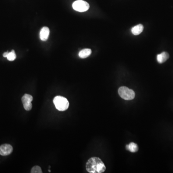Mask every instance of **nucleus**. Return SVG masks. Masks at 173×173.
I'll list each match as a JSON object with an SVG mask.
<instances>
[{
    "instance_id": "f257e3e1",
    "label": "nucleus",
    "mask_w": 173,
    "mask_h": 173,
    "mask_svg": "<svg viewBox=\"0 0 173 173\" xmlns=\"http://www.w3.org/2000/svg\"><path fill=\"white\" fill-rule=\"evenodd\" d=\"M86 171L90 173H104L106 170L104 164L97 157H91L88 160L86 165Z\"/></svg>"
},
{
    "instance_id": "f03ea898",
    "label": "nucleus",
    "mask_w": 173,
    "mask_h": 173,
    "mask_svg": "<svg viewBox=\"0 0 173 173\" xmlns=\"http://www.w3.org/2000/svg\"><path fill=\"white\" fill-rule=\"evenodd\" d=\"M53 102L56 109L60 111L66 110L69 106V101L66 98L61 96H57L55 97Z\"/></svg>"
},
{
    "instance_id": "7ed1b4c3",
    "label": "nucleus",
    "mask_w": 173,
    "mask_h": 173,
    "mask_svg": "<svg viewBox=\"0 0 173 173\" xmlns=\"http://www.w3.org/2000/svg\"><path fill=\"white\" fill-rule=\"evenodd\" d=\"M118 94L122 99L125 100H133L135 96V93L133 90L125 86H121L118 89Z\"/></svg>"
},
{
    "instance_id": "20e7f679",
    "label": "nucleus",
    "mask_w": 173,
    "mask_h": 173,
    "mask_svg": "<svg viewBox=\"0 0 173 173\" xmlns=\"http://www.w3.org/2000/svg\"><path fill=\"white\" fill-rule=\"evenodd\" d=\"M72 7L76 11L84 12L89 10L90 5L88 2L83 0H77L73 2Z\"/></svg>"
},
{
    "instance_id": "39448f33",
    "label": "nucleus",
    "mask_w": 173,
    "mask_h": 173,
    "mask_svg": "<svg viewBox=\"0 0 173 173\" xmlns=\"http://www.w3.org/2000/svg\"><path fill=\"white\" fill-rule=\"evenodd\" d=\"M33 98L32 96L28 94H24L22 98V101L25 109L26 111H30L32 108V102Z\"/></svg>"
},
{
    "instance_id": "423d86ee",
    "label": "nucleus",
    "mask_w": 173,
    "mask_h": 173,
    "mask_svg": "<svg viewBox=\"0 0 173 173\" xmlns=\"http://www.w3.org/2000/svg\"><path fill=\"white\" fill-rule=\"evenodd\" d=\"M13 150V147L9 144H4L0 146V155L2 156H7L10 154Z\"/></svg>"
},
{
    "instance_id": "0eeeda50",
    "label": "nucleus",
    "mask_w": 173,
    "mask_h": 173,
    "mask_svg": "<svg viewBox=\"0 0 173 173\" xmlns=\"http://www.w3.org/2000/svg\"><path fill=\"white\" fill-rule=\"evenodd\" d=\"M49 34H50V30L49 28L46 26L43 27L40 31V39L42 41H46L49 38Z\"/></svg>"
},
{
    "instance_id": "6e6552de",
    "label": "nucleus",
    "mask_w": 173,
    "mask_h": 173,
    "mask_svg": "<svg viewBox=\"0 0 173 173\" xmlns=\"http://www.w3.org/2000/svg\"><path fill=\"white\" fill-rule=\"evenodd\" d=\"M169 57V55L168 52L164 51L161 54L157 55V61L160 64H162L165 62L168 59Z\"/></svg>"
},
{
    "instance_id": "1a4fd4ad",
    "label": "nucleus",
    "mask_w": 173,
    "mask_h": 173,
    "mask_svg": "<svg viewBox=\"0 0 173 173\" xmlns=\"http://www.w3.org/2000/svg\"><path fill=\"white\" fill-rule=\"evenodd\" d=\"M143 25L139 24L138 25L132 27L131 32H132V34L134 35H138L140 34V33L143 32Z\"/></svg>"
},
{
    "instance_id": "9d476101",
    "label": "nucleus",
    "mask_w": 173,
    "mask_h": 173,
    "mask_svg": "<svg viewBox=\"0 0 173 173\" xmlns=\"http://www.w3.org/2000/svg\"><path fill=\"white\" fill-rule=\"evenodd\" d=\"M91 50L90 49H84L80 51L79 52V57L81 58H86L90 56Z\"/></svg>"
},
{
    "instance_id": "9b49d317",
    "label": "nucleus",
    "mask_w": 173,
    "mask_h": 173,
    "mask_svg": "<svg viewBox=\"0 0 173 173\" xmlns=\"http://www.w3.org/2000/svg\"><path fill=\"white\" fill-rule=\"evenodd\" d=\"M126 150H128L129 151H131L132 153H136L139 150V147L137 144L134 143H131L127 145L126 146Z\"/></svg>"
},
{
    "instance_id": "f8f14e48",
    "label": "nucleus",
    "mask_w": 173,
    "mask_h": 173,
    "mask_svg": "<svg viewBox=\"0 0 173 173\" xmlns=\"http://www.w3.org/2000/svg\"><path fill=\"white\" fill-rule=\"evenodd\" d=\"M16 55L15 54V51L12 50L11 52H9L6 58L8 60L10 61H13L16 59Z\"/></svg>"
},
{
    "instance_id": "ddd939ff",
    "label": "nucleus",
    "mask_w": 173,
    "mask_h": 173,
    "mask_svg": "<svg viewBox=\"0 0 173 173\" xmlns=\"http://www.w3.org/2000/svg\"><path fill=\"white\" fill-rule=\"evenodd\" d=\"M31 173H42V171L41 168L38 165L34 166L31 170Z\"/></svg>"
},
{
    "instance_id": "4468645a",
    "label": "nucleus",
    "mask_w": 173,
    "mask_h": 173,
    "mask_svg": "<svg viewBox=\"0 0 173 173\" xmlns=\"http://www.w3.org/2000/svg\"><path fill=\"white\" fill-rule=\"evenodd\" d=\"M8 54H9V52L8 51H6V52H5L4 54H3V56L4 57H7V55H8Z\"/></svg>"
}]
</instances>
